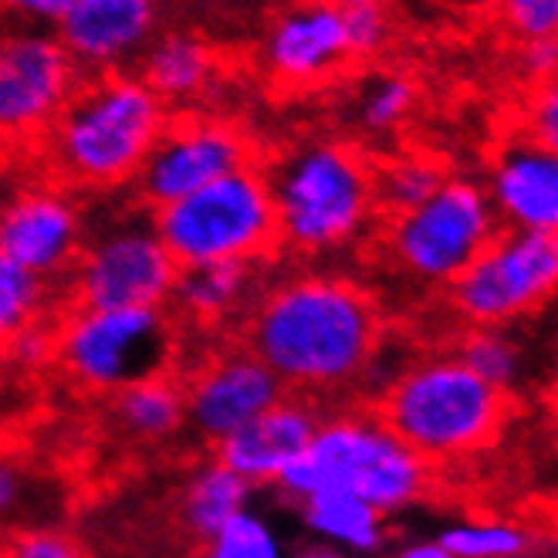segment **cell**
Masks as SVG:
<instances>
[{"instance_id":"1","label":"cell","mask_w":558,"mask_h":558,"mask_svg":"<svg viewBox=\"0 0 558 558\" xmlns=\"http://www.w3.org/2000/svg\"><path fill=\"white\" fill-rule=\"evenodd\" d=\"M244 345L284 392L318 403L359 386L383 345V315L366 284L302 271L257 294L244 318Z\"/></svg>"},{"instance_id":"2","label":"cell","mask_w":558,"mask_h":558,"mask_svg":"<svg viewBox=\"0 0 558 558\" xmlns=\"http://www.w3.org/2000/svg\"><path fill=\"white\" fill-rule=\"evenodd\" d=\"M170 119V109L133 72L78 82L41 140L54 183L95 193L133 183Z\"/></svg>"},{"instance_id":"3","label":"cell","mask_w":558,"mask_h":558,"mask_svg":"<svg viewBox=\"0 0 558 558\" xmlns=\"http://www.w3.org/2000/svg\"><path fill=\"white\" fill-rule=\"evenodd\" d=\"M437 471L389 430L369 407L322 413L315 434L278 490L302 505L315 495H355L389 521L434 495Z\"/></svg>"},{"instance_id":"4","label":"cell","mask_w":558,"mask_h":558,"mask_svg":"<svg viewBox=\"0 0 558 558\" xmlns=\"http://www.w3.org/2000/svg\"><path fill=\"white\" fill-rule=\"evenodd\" d=\"M369 410L440 471L495 447L511 420V397L477 379L453 352H434L407 363Z\"/></svg>"},{"instance_id":"5","label":"cell","mask_w":558,"mask_h":558,"mask_svg":"<svg viewBox=\"0 0 558 558\" xmlns=\"http://www.w3.org/2000/svg\"><path fill=\"white\" fill-rule=\"evenodd\" d=\"M268 173L278 244L294 254H332L376 223V167L349 143L318 140L284 153Z\"/></svg>"},{"instance_id":"6","label":"cell","mask_w":558,"mask_h":558,"mask_svg":"<svg viewBox=\"0 0 558 558\" xmlns=\"http://www.w3.org/2000/svg\"><path fill=\"white\" fill-rule=\"evenodd\" d=\"M149 220L180 271L210 265L260 268L281 247L268 173L257 162L153 210Z\"/></svg>"},{"instance_id":"7","label":"cell","mask_w":558,"mask_h":558,"mask_svg":"<svg viewBox=\"0 0 558 558\" xmlns=\"http://www.w3.org/2000/svg\"><path fill=\"white\" fill-rule=\"evenodd\" d=\"M177 328L170 308H82L54 318V369L92 397L173 373Z\"/></svg>"},{"instance_id":"8","label":"cell","mask_w":558,"mask_h":558,"mask_svg":"<svg viewBox=\"0 0 558 558\" xmlns=\"http://www.w3.org/2000/svg\"><path fill=\"white\" fill-rule=\"evenodd\" d=\"M501 234L481 183L447 177L420 207L386 217L383 247L403 275L420 284L447 288Z\"/></svg>"},{"instance_id":"9","label":"cell","mask_w":558,"mask_h":558,"mask_svg":"<svg viewBox=\"0 0 558 558\" xmlns=\"http://www.w3.org/2000/svg\"><path fill=\"white\" fill-rule=\"evenodd\" d=\"M555 288L558 234L501 231L447 284V299L468 328H508L545 308Z\"/></svg>"},{"instance_id":"10","label":"cell","mask_w":558,"mask_h":558,"mask_svg":"<svg viewBox=\"0 0 558 558\" xmlns=\"http://www.w3.org/2000/svg\"><path fill=\"white\" fill-rule=\"evenodd\" d=\"M177 275L153 220H122L85 238L64 299L82 308H167Z\"/></svg>"},{"instance_id":"11","label":"cell","mask_w":558,"mask_h":558,"mask_svg":"<svg viewBox=\"0 0 558 558\" xmlns=\"http://www.w3.org/2000/svg\"><path fill=\"white\" fill-rule=\"evenodd\" d=\"M78 78L54 35L24 31L0 38V149L41 143Z\"/></svg>"},{"instance_id":"12","label":"cell","mask_w":558,"mask_h":558,"mask_svg":"<svg viewBox=\"0 0 558 558\" xmlns=\"http://www.w3.org/2000/svg\"><path fill=\"white\" fill-rule=\"evenodd\" d=\"M244 167H254V146L234 122L180 116L162 129L133 183L140 201L159 210Z\"/></svg>"},{"instance_id":"13","label":"cell","mask_w":558,"mask_h":558,"mask_svg":"<svg viewBox=\"0 0 558 558\" xmlns=\"http://www.w3.org/2000/svg\"><path fill=\"white\" fill-rule=\"evenodd\" d=\"M82 207L69 186L27 183L0 207V254L41 281L64 288L85 247Z\"/></svg>"},{"instance_id":"14","label":"cell","mask_w":558,"mask_h":558,"mask_svg":"<svg viewBox=\"0 0 558 558\" xmlns=\"http://www.w3.org/2000/svg\"><path fill=\"white\" fill-rule=\"evenodd\" d=\"M183 379L186 426L207 447L223 444L241 426L288 397L278 376L247 345L210 352Z\"/></svg>"},{"instance_id":"15","label":"cell","mask_w":558,"mask_h":558,"mask_svg":"<svg viewBox=\"0 0 558 558\" xmlns=\"http://www.w3.org/2000/svg\"><path fill=\"white\" fill-rule=\"evenodd\" d=\"M260 69L284 88H315L352 61L342 11L315 0H294L278 11L260 41Z\"/></svg>"},{"instance_id":"16","label":"cell","mask_w":558,"mask_h":558,"mask_svg":"<svg viewBox=\"0 0 558 558\" xmlns=\"http://www.w3.org/2000/svg\"><path fill=\"white\" fill-rule=\"evenodd\" d=\"M54 27L78 75H116L153 41L156 0H75Z\"/></svg>"},{"instance_id":"17","label":"cell","mask_w":558,"mask_h":558,"mask_svg":"<svg viewBox=\"0 0 558 558\" xmlns=\"http://www.w3.org/2000/svg\"><path fill=\"white\" fill-rule=\"evenodd\" d=\"M487 204L501 231H558V149H548L524 133L508 136L487 173Z\"/></svg>"},{"instance_id":"18","label":"cell","mask_w":558,"mask_h":558,"mask_svg":"<svg viewBox=\"0 0 558 558\" xmlns=\"http://www.w3.org/2000/svg\"><path fill=\"white\" fill-rule=\"evenodd\" d=\"M322 407L305 397H281L271 410L241 426L223 444L214 447V457L231 468L241 481L257 487H278L284 471L299 461L308 447L315 426L322 420Z\"/></svg>"},{"instance_id":"19","label":"cell","mask_w":558,"mask_h":558,"mask_svg":"<svg viewBox=\"0 0 558 558\" xmlns=\"http://www.w3.org/2000/svg\"><path fill=\"white\" fill-rule=\"evenodd\" d=\"M217 51L196 35L153 38L140 58V78L167 109L204 98L217 82Z\"/></svg>"},{"instance_id":"20","label":"cell","mask_w":558,"mask_h":558,"mask_svg":"<svg viewBox=\"0 0 558 558\" xmlns=\"http://www.w3.org/2000/svg\"><path fill=\"white\" fill-rule=\"evenodd\" d=\"M260 278L254 265H210V268H183L177 275L170 305L193 325L217 328L231 318H247L257 302Z\"/></svg>"},{"instance_id":"21","label":"cell","mask_w":558,"mask_h":558,"mask_svg":"<svg viewBox=\"0 0 558 558\" xmlns=\"http://www.w3.org/2000/svg\"><path fill=\"white\" fill-rule=\"evenodd\" d=\"M299 511L312 542L345 558H373L389 545V518L355 495H315Z\"/></svg>"},{"instance_id":"22","label":"cell","mask_w":558,"mask_h":558,"mask_svg":"<svg viewBox=\"0 0 558 558\" xmlns=\"http://www.w3.org/2000/svg\"><path fill=\"white\" fill-rule=\"evenodd\" d=\"M112 400L116 430L136 444H167L186 430V397L177 373H156L119 389Z\"/></svg>"},{"instance_id":"23","label":"cell","mask_w":558,"mask_h":558,"mask_svg":"<svg viewBox=\"0 0 558 558\" xmlns=\"http://www.w3.org/2000/svg\"><path fill=\"white\" fill-rule=\"evenodd\" d=\"M251 501H254V487L241 481L227 464H220L217 457H210V461L196 464L190 477L183 481L177 495V521L183 535H190L201 545L220 529V524L247 511Z\"/></svg>"},{"instance_id":"24","label":"cell","mask_w":558,"mask_h":558,"mask_svg":"<svg viewBox=\"0 0 558 558\" xmlns=\"http://www.w3.org/2000/svg\"><path fill=\"white\" fill-rule=\"evenodd\" d=\"M450 558H532L538 535L518 518H461L437 535Z\"/></svg>"},{"instance_id":"25","label":"cell","mask_w":558,"mask_h":558,"mask_svg":"<svg viewBox=\"0 0 558 558\" xmlns=\"http://www.w3.org/2000/svg\"><path fill=\"white\" fill-rule=\"evenodd\" d=\"M373 180H376V207L386 217H397L420 207L423 201H430L447 180V170L426 153H400L386 159L383 167H376Z\"/></svg>"},{"instance_id":"26","label":"cell","mask_w":558,"mask_h":558,"mask_svg":"<svg viewBox=\"0 0 558 558\" xmlns=\"http://www.w3.org/2000/svg\"><path fill=\"white\" fill-rule=\"evenodd\" d=\"M416 82L407 72H373L355 92V125L376 140L400 133L416 109Z\"/></svg>"},{"instance_id":"27","label":"cell","mask_w":558,"mask_h":558,"mask_svg":"<svg viewBox=\"0 0 558 558\" xmlns=\"http://www.w3.org/2000/svg\"><path fill=\"white\" fill-rule=\"evenodd\" d=\"M453 355L477 379L508 392V397H514V389L524 379V349L508 328H468Z\"/></svg>"},{"instance_id":"28","label":"cell","mask_w":558,"mask_h":558,"mask_svg":"<svg viewBox=\"0 0 558 558\" xmlns=\"http://www.w3.org/2000/svg\"><path fill=\"white\" fill-rule=\"evenodd\" d=\"M54 315H58L54 284L31 275L8 254H0V345L14 339L21 328Z\"/></svg>"},{"instance_id":"29","label":"cell","mask_w":558,"mask_h":558,"mask_svg":"<svg viewBox=\"0 0 558 558\" xmlns=\"http://www.w3.org/2000/svg\"><path fill=\"white\" fill-rule=\"evenodd\" d=\"M288 542L278 524L254 505L196 545V558H288Z\"/></svg>"},{"instance_id":"30","label":"cell","mask_w":558,"mask_h":558,"mask_svg":"<svg viewBox=\"0 0 558 558\" xmlns=\"http://www.w3.org/2000/svg\"><path fill=\"white\" fill-rule=\"evenodd\" d=\"M0 558H88L85 545L54 524H24L0 535Z\"/></svg>"},{"instance_id":"31","label":"cell","mask_w":558,"mask_h":558,"mask_svg":"<svg viewBox=\"0 0 558 558\" xmlns=\"http://www.w3.org/2000/svg\"><path fill=\"white\" fill-rule=\"evenodd\" d=\"M495 14L518 45L558 38V0H501Z\"/></svg>"},{"instance_id":"32","label":"cell","mask_w":558,"mask_h":558,"mask_svg":"<svg viewBox=\"0 0 558 558\" xmlns=\"http://www.w3.org/2000/svg\"><path fill=\"white\" fill-rule=\"evenodd\" d=\"M54 318L21 328L14 339L0 345V355H4L11 373H41L54 366Z\"/></svg>"},{"instance_id":"33","label":"cell","mask_w":558,"mask_h":558,"mask_svg":"<svg viewBox=\"0 0 558 558\" xmlns=\"http://www.w3.org/2000/svg\"><path fill=\"white\" fill-rule=\"evenodd\" d=\"M345 24V41H349V54L355 58H373L386 48L389 35H392V24L386 14V4L376 8H355L342 14Z\"/></svg>"},{"instance_id":"34","label":"cell","mask_w":558,"mask_h":558,"mask_svg":"<svg viewBox=\"0 0 558 558\" xmlns=\"http://www.w3.org/2000/svg\"><path fill=\"white\" fill-rule=\"evenodd\" d=\"M27 498H31L27 464L21 461V453L0 447V529L27 508Z\"/></svg>"},{"instance_id":"35","label":"cell","mask_w":558,"mask_h":558,"mask_svg":"<svg viewBox=\"0 0 558 558\" xmlns=\"http://www.w3.org/2000/svg\"><path fill=\"white\" fill-rule=\"evenodd\" d=\"M524 136L558 149V88L555 82H545L532 92L529 106H524Z\"/></svg>"},{"instance_id":"36","label":"cell","mask_w":558,"mask_h":558,"mask_svg":"<svg viewBox=\"0 0 558 558\" xmlns=\"http://www.w3.org/2000/svg\"><path fill=\"white\" fill-rule=\"evenodd\" d=\"M518 64H521V72L529 75L532 82H538V85L555 82L558 41L555 38H548V41H524L521 51H518Z\"/></svg>"},{"instance_id":"37","label":"cell","mask_w":558,"mask_h":558,"mask_svg":"<svg viewBox=\"0 0 558 558\" xmlns=\"http://www.w3.org/2000/svg\"><path fill=\"white\" fill-rule=\"evenodd\" d=\"M75 0H0V8L8 14L31 21V24H58Z\"/></svg>"},{"instance_id":"38","label":"cell","mask_w":558,"mask_h":558,"mask_svg":"<svg viewBox=\"0 0 558 558\" xmlns=\"http://www.w3.org/2000/svg\"><path fill=\"white\" fill-rule=\"evenodd\" d=\"M386 558H450V555L437 538H410L392 548Z\"/></svg>"},{"instance_id":"39","label":"cell","mask_w":558,"mask_h":558,"mask_svg":"<svg viewBox=\"0 0 558 558\" xmlns=\"http://www.w3.org/2000/svg\"><path fill=\"white\" fill-rule=\"evenodd\" d=\"M444 8L457 11V14H471V17H487L495 14L501 0H440Z\"/></svg>"},{"instance_id":"40","label":"cell","mask_w":558,"mask_h":558,"mask_svg":"<svg viewBox=\"0 0 558 558\" xmlns=\"http://www.w3.org/2000/svg\"><path fill=\"white\" fill-rule=\"evenodd\" d=\"M315 4H325L332 11H355V8H376V4H386V0H315Z\"/></svg>"},{"instance_id":"41","label":"cell","mask_w":558,"mask_h":558,"mask_svg":"<svg viewBox=\"0 0 558 558\" xmlns=\"http://www.w3.org/2000/svg\"><path fill=\"white\" fill-rule=\"evenodd\" d=\"M288 558H345V555H339V551H332V548H322V545H305V548H299V551H291Z\"/></svg>"},{"instance_id":"42","label":"cell","mask_w":558,"mask_h":558,"mask_svg":"<svg viewBox=\"0 0 558 558\" xmlns=\"http://www.w3.org/2000/svg\"><path fill=\"white\" fill-rule=\"evenodd\" d=\"M8 383H11V369L4 363V355H0V403L8 400Z\"/></svg>"},{"instance_id":"43","label":"cell","mask_w":558,"mask_h":558,"mask_svg":"<svg viewBox=\"0 0 558 558\" xmlns=\"http://www.w3.org/2000/svg\"><path fill=\"white\" fill-rule=\"evenodd\" d=\"M0 207H4V196H0Z\"/></svg>"}]
</instances>
